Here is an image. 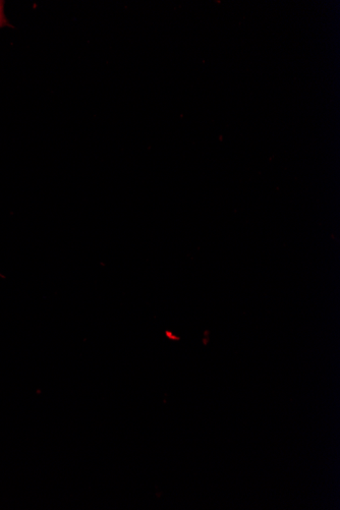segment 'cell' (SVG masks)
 I'll list each match as a JSON object with an SVG mask.
<instances>
[{
  "label": "cell",
  "mask_w": 340,
  "mask_h": 510,
  "mask_svg": "<svg viewBox=\"0 0 340 510\" xmlns=\"http://www.w3.org/2000/svg\"><path fill=\"white\" fill-rule=\"evenodd\" d=\"M4 2L0 1V28L6 27V26H10L8 21H6V16L3 12Z\"/></svg>",
  "instance_id": "cell-1"
}]
</instances>
